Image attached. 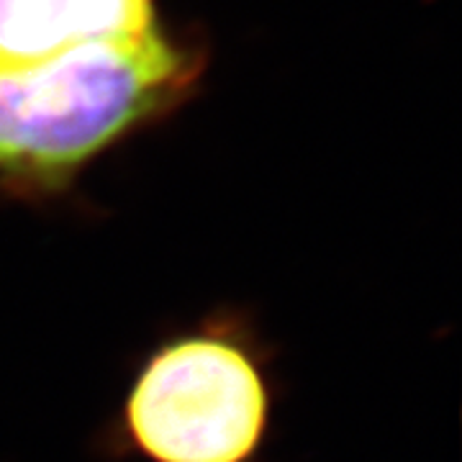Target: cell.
<instances>
[{"label":"cell","instance_id":"cell-1","mask_svg":"<svg viewBox=\"0 0 462 462\" xmlns=\"http://www.w3.org/2000/svg\"><path fill=\"white\" fill-rule=\"evenodd\" d=\"M157 29L0 65V182L57 190L193 80Z\"/></svg>","mask_w":462,"mask_h":462},{"label":"cell","instance_id":"cell-2","mask_svg":"<svg viewBox=\"0 0 462 462\" xmlns=\"http://www.w3.org/2000/svg\"><path fill=\"white\" fill-rule=\"evenodd\" d=\"M275 378L257 331L211 314L139 360L114 419V445L144 462H260Z\"/></svg>","mask_w":462,"mask_h":462},{"label":"cell","instance_id":"cell-3","mask_svg":"<svg viewBox=\"0 0 462 462\" xmlns=\"http://www.w3.org/2000/svg\"><path fill=\"white\" fill-rule=\"evenodd\" d=\"M157 0H0V65L157 29Z\"/></svg>","mask_w":462,"mask_h":462}]
</instances>
